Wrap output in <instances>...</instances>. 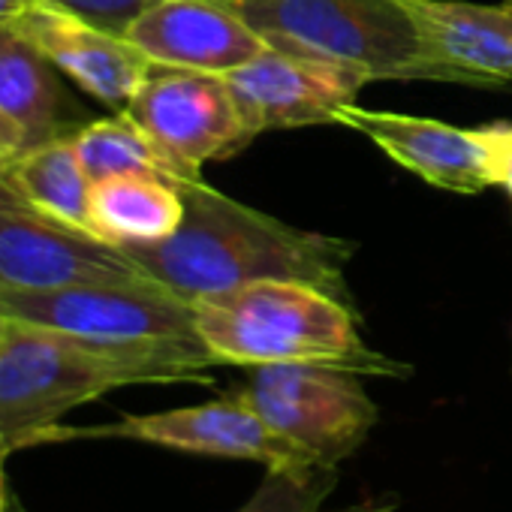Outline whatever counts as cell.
Segmentation results:
<instances>
[{
    "mask_svg": "<svg viewBox=\"0 0 512 512\" xmlns=\"http://www.w3.org/2000/svg\"><path fill=\"white\" fill-rule=\"evenodd\" d=\"M175 187L184 199L181 226L157 244L121 247L145 278L190 305L250 284L293 281L359 311L347 281L359 250L353 238L299 229L214 190L202 178Z\"/></svg>",
    "mask_w": 512,
    "mask_h": 512,
    "instance_id": "6da1fadb",
    "label": "cell"
},
{
    "mask_svg": "<svg viewBox=\"0 0 512 512\" xmlns=\"http://www.w3.org/2000/svg\"><path fill=\"white\" fill-rule=\"evenodd\" d=\"M142 383H211V377L175 353L109 347L7 317L0 332V437L16 449L46 443L70 410Z\"/></svg>",
    "mask_w": 512,
    "mask_h": 512,
    "instance_id": "7a4b0ae2",
    "label": "cell"
},
{
    "mask_svg": "<svg viewBox=\"0 0 512 512\" xmlns=\"http://www.w3.org/2000/svg\"><path fill=\"white\" fill-rule=\"evenodd\" d=\"M275 52L368 82H443L503 91L440 55L401 0H223Z\"/></svg>",
    "mask_w": 512,
    "mask_h": 512,
    "instance_id": "3957f363",
    "label": "cell"
},
{
    "mask_svg": "<svg viewBox=\"0 0 512 512\" xmlns=\"http://www.w3.org/2000/svg\"><path fill=\"white\" fill-rule=\"evenodd\" d=\"M196 329L220 365H329L359 377L407 380L413 365L365 344L359 311L293 281H263L193 302Z\"/></svg>",
    "mask_w": 512,
    "mask_h": 512,
    "instance_id": "277c9868",
    "label": "cell"
},
{
    "mask_svg": "<svg viewBox=\"0 0 512 512\" xmlns=\"http://www.w3.org/2000/svg\"><path fill=\"white\" fill-rule=\"evenodd\" d=\"M0 314L109 347L175 353L208 371L220 365L196 329L193 305L154 281L0 290Z\"/></svg>",
    "mask_w": 512,
    "mask_h": 512,
    "instance_id": "5b68a950",
    "label": "cell"
},
{
    "mask_svg": "<svg viewBox=\"0 0 512 512\" xmlns=\"http://www.w3.org/2000/svg\"><path fill=\"white\" fill-rule=\"evenodd\" d=\"M235 395L320 467H341L380 422L359 374L329 365H263Z\"/></svg>",
    "mask_w": 512,
    "mask_h": 512,
    "instance_id": "8992f818",
    "label": "cell"
},
{
    "mask_svg": "<svg viewBox=\"0 0 512 512\" xmlns=\"http://www.w3.org/2000/svg\"><path fill=\"white\" fill-rule=\"evenodd\" d=\"M124 115L160 148L181 181H199L205 163L229 160L256 139L226 76L199 70L154 64Z\"/></svg>",
    "mask_w": 512,
    "mask_h": 512,
    "instance_id": "52a82bcc",
    "label": "cell"
},
{
    "mask_svg": "<svg viewBox=\"0 0 512 512\" xmlns=\"http://www.w3.org/2000/svg\"><path fill=\"white\" fill-rule=\"evenodd\" d=\"M73 437H115L136 440L172 452L208 455V458H235L256 461L266 470L311 473L320 464L278 434L260 413L247 407L235 392L217 401L175 407L160 413H130L109 425L97 428H55L46 440H73Z\"/></svg>",
    "mask_w": 512,
    "mask_h": 512,
    "instance_id": "ba28073f",
    "label": "cell"
},
{
    "mask_svg": "<svg viewBox=\"0 0 512 512\" xmlns=\"http://www.w3.org/2000/svg\"><path fill=\"white\" fill-rule=\"evenodd\" d=\"M151 281L130 256L37 211L0 175V290H61L76 284Z\"/></svg>",
    "mask_w": 512,
    "mask_h": 512,
    "instance_id": "9c48e42d",
    "label": "cell"
},
{
    "mask_svg": "<svg viewBox=\"0 0 512 512\" xmlns=\"http://www.w3.org/2000/svg\"><path fill=\"white\" fill-rule=\"evenodd\" d=\"M244 124L253 136L338 124L365 82L347 70L266 49L260 58L226 76Z\"/></svg>",
    "mask_w": 512,
    "mask_h": 512,
    "instance_id": "30bf717a",
    "label": "cell"
},
{
    "mask_svg": "<svg viewBox=\"0 0 512 512\" xmlns=\"http://www.w3.org/2000/svg\"><path fill=\"white\" fill-rule=\"evenodd\" d=\"M13 28L43 58H49L61 76L118 112L127 109V103L154 70V61L127 37L100 31L70 13L40 4V0H31Z\"/></svg>",
    "mask_w": 512,
    "mask_h": 512,
    "instance_id": "8fae6325",
    "label": "cell"
},
{
    "mask_svg": "<svg viewBox=\"0 0 512 512\" xmlns=\"http://www.w3.org/2000/svg\"><path fill=\"white\" fill-rule=\"evenodd\" d=\"M341 127L371 139L386 157L410 169L431 187L473 196L494 187L482 130H461L434 118L347 106L338 118Z\"/></svg>",
    "mask_w": 512,
    "mask_h": 512,
    "instance_id": "7c38bea8",
    "label": "cell"
},
{
    "mask_svg": "<svg viewBox=\"0 0 512 512\" xmlns=\"http://www.w3.org/2000/svg\"><path fill=\"white\" fill-rule=\"evenodd\" d=\"M127 40L160 67L229 76L269 46L223 0H160Z\"/></svg>",
    "mask_w": 512,
    "mask_h": 512,
    "instance_id": "4fadbf2b",
    "label": "cell"
},
{
    "mask_svg": "<svg viewBox=\"0 0 512 512\" xmlns=\"http://www.w3.org/2000/svg\"><path fill=\"white\" fill-rule=\"evenodd\" d=\"M428 43L449 61L512 88V0H401Z\"/></svg>",
    "mask_w": 512,
    "mask_h": 512,
    "instance_id": "5bb4252c",
    "label": "cell"
},
{
    "mask_svg": "<svg viewBox=\"0 0 512 512\" xmlns=\"http://www.w3.org/2000/svg\"><path fill=\"white\" fill-rule=\"evenodd\" d=\"M184 220L178 187L157 175H115L91 184V232L115 247L157 244Z\"/></svg>",
    "mask_w": 512,
    "mask_h": 512,
    "instance_id": "9a60e30c",
    "label": "cell"
},
{
    "mask_svg": "<svg viewBox=\"0 0 512 512\" xmlns=\"http://www.w3.org/2000/svg\"><path fill=\"white\" fill-rule=\"evenodd\" d=\"M58 76L13 25L0 28V112L28 133L31 145L70 133V97Z\"/></svg>",
    "mask_w": 512,
    "mask_h": 512,
    "instance_id": "2e32d148",
    "label": "cell"
},
{
    "mask_svg": "<svg viewBox=\"0 0 512 512\" xmlns=\"http://www.w3.org/2000/svg\"><path fill=\"white\" fill-rule=\"evenodd\" d=\"M4 178L46 217L91 232V178L76 154L73 133L31 145Z\"/></svg>",
    "mask_w": 512,
    "mask_h": 512,
    "instance_id": "e0dca14e",
    "label": "cell"
},
{
    "mask_svg": "<svg viewBox=\"0 0 512 512\" xmlns=\"http://www.w3.org/2000/svg\"><path fill=\"white\" fill-rule=\"evenodd\" d=\"M73 145L91 181L115 175H157L172 184L181 181L175 166L124 112L73 130Z\"/></svg>",
    "mask_w": 512,
    "mask_h": 512,
    "instance_id": "ac0fdd59",
    "label": "cell"
},
{
    "mask_svg": "<svg viewBox=\"0 0 512 512\" xmlns=\"http://www.w3.org/2000/svg\"><path fill=\"white\" fill-rule=\"evenodd\" d=\"M341 482V467L311 473L269 470L266 479L235 512H320Z\"/></svg>",
    "mask_w": 512,
    "mask_h": 512,
    "instance_id": "d6986e66",
    "label": "cell"
},
{
    "mask_svg": "<svg viewBox=\"0 0 512 512\" xmlns=\"http://www.w3.org/2000/svg\"><path fill=\"white\" fill-rule=\"evenodd\" d=\"M40 4L70 13L115 37H127V31L160 0H40Z\"/></svg>",
    "mask_w": 512,
    "mask_h": 512,
    "instance_id": "ffe728a7",
    "label": "cell"
},
{
    "mask_svg": "<svg viewBox=\"0 0 512 512\" xmlns=\"http://www.w3.org/2000/svg\"><path fill=\"white\" fill-rule=\"evenodd\" d=\"M488 151V169L494 187H503L512 199V124L509 121H494L479 127Z\"/></svg>",
    "mask_w": 512,
    "mask_h": 512,
    "instance_id": "44dd1931",
    "label": "cell"
},
{
    "mask_svg": "<svg viewBox=\"0 0 512 512\" xmlns=\"http://www.w3.org/2000/svg\"><path fill=\"white\" fill-rule=\"evenodd\" d=\"M28 148H31L28 133L13 118H7L4 112H0V175H4Z\"/></svg>",
    "mask_w": 512,
    "mask_h": 512,
    "instance_id": "7402d4cb",
    "label": "cell"
},
{
    "mask_svg": "<svg viewBox=\"0 0 512 512\" xmlns=\"http://www.w3.org/2000/svg\"><path fill=\"white\" fill-rule=\"evenodd\" d=\"M13 452H16V446H13L10 440L0 437V512H7L10 503H13V494H10V488H7V458H10Z\"/></svg>",
    "mask_w": 512,
    "mask_h": 512,
    "instance_id": "603a6c76",
    "label": "cell"
},
{
    "mask_svg": "<svg viewBox=\"0 0 512 512\" xmlns=\"http://www.w3.org/2000/svg\"><path fill=\"white\" fill-rule=\"evenodd\" d=\"M28 4H31V0H0V28L13 25L25 13Z\"/></svg>",
    "mask_w": 512,
    "mask_h": 512,
    "instance_id": "cb8c5ba5",
    "label": "cell"
},
{
    "mask_svg": "<svg viewBox=\"0 0 512 512\" xmlns=\"http://www.w3.org/2000/svg\"><path fill=\"white\" fill-rule=\"evenodd\" d=\"M344 512H395L392 500H365V503H353Z\"/></svg>",
    "mask_w": 512,
    "mask_h": 512,
    "instance_id": "d4e9b609",
    "label": "cell"
},
{
    "mask_svg": "<svg viewBox=\"0 0 512 512\" xmlns=\"http://www.w3.org/2000/svg\"><path fill=\"white\" fill-rule=\"evenodd\" d=\"M7 512H28V509H25V506L16 500V494H13V503H10V509H7Z\"/></svg>",
    "mask_w": 512,
    "mask_h": 512,
    "instance_id": "484cf974",
    "label": "cell"
},
{
    "mask_svg": "<svg viewBox=\"0 0 512 512\" xmlns=\"http://www.w3.org/2000/svg\"><path fill=\"white\" fill-rule=\"evenodd\" d=\"M4 326H7V317H4V314H0V332H4Z\"/></svg>",
    "mask_w": 512,
    "mask_h": 512,
    "instance_id": "4316f807",
    "label": "cell"
}]
</instances>
